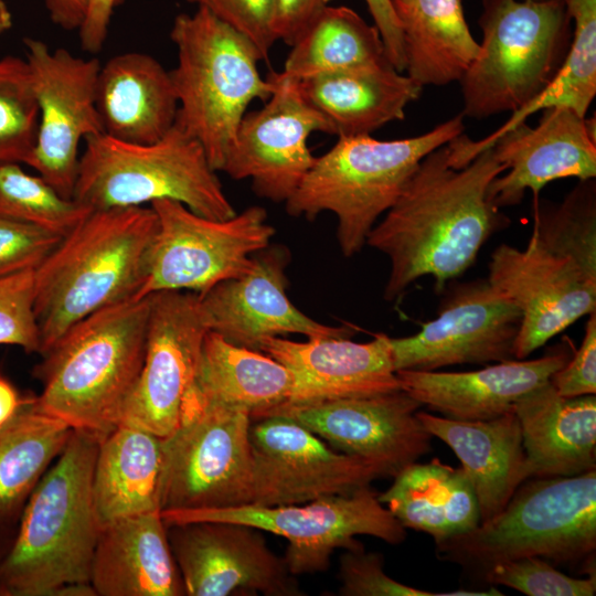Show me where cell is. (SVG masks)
Here are the masks:
<instances>
[{
	"instance_id": "1",
	"label": "cell",
	"mask_w": 596,
	"mask_h": 596,
	"mask_svg": "<svg viewBox=\"0 0 596 596\" xmlns=\"http://www.w3.org/2000/svg\"><path fill=\"white\" fill-rule=\"evenodd\" d=\"M504 171L492 147L459 169L449 163L447 143L422 159L366 238L391 263L386 300L423 276L433 277L435 290L441 291L475 263L489 237L509 223L487 195Z\"/></svg>"
},
{
	"instance_id": "2",
	"label": "cell",
	"mask_w": 596,
	"mask_h": 596,
	"mask_svg": "<svg viewBox=\"0 0 596 596\" xmlns=\"http://www.w3.org/2000/svg\"><path fill=\"white\" fill-rule=\"evenodd\" d=\"M150 296L91 313L42 354L34 403L73 430L100 440L120 423L140 374L147 345Z\"/></svg>"
},
{
	"instance_id": "3",
	"label": "cell",
	"mask_w": 596,
	"mask_h": 596,
	"mask_svg": "<svg viewBox=\"0 0 596 596\" xmlns=\"http://www.w3.org/2000/svg\"><path fill=\"white\" fill-rule=\"evenodd\" d=\"M149 206L93 210L35 269L34 311L44 354L73 324L135 299L157 231Z\"/></svg>"
},
{
	"instance_id": "4",
	"label": "cell",
	"mask_w": 596,
	"mask_h": 596,
	"mask_svg": "<svg viewBox=\"0 0 596 596\" xmlns=\"http://www.w3.org/2000/svg\"><path fill=\"white\" fill-rule=\"evenodd\" d=\"M99 443L93 434L72 430L57 462L32 490L0 563V595L51 596L62 585L91 583L100 533L93 499Z\"/></svg>"
},
{
	"instance_id": "5",
	"label": "cell",
	"mask_w": 596,
	"mask_h": 596,
	"mask_svg": "<svg viewBox=\"0 0 596 596\" xmlns=\"http://www.w3.org/2000/svg\"><path fill=\"white\" fill-rule=\"evenodd\" d=\"M464 128L460 113L425 134L404 139L338 137L327 152L316 157L285 202L286 212L307 220L333 213L340 251L351 257L366 245L369 233L396 202L422 159L461 135Z\"/></svg>"
},
{
	"instance_id": "6",
	"label": "cell",
	"mask_w": 596,
	"mask_h": 596,
	"mask_svg": "<svg viewBox=\"0 0 596 596\" xmlns=\"http://www.w3.org/2000/svg\"><path fill=\"white\" fill-rule=\"evenodd\" d=\"M170 38L177 47V66L170 71L178 100L174 124L202 146L219 172L248 106L266 102L273 84L259 72L256 47L204 8L178 14Z\"/></svg>"
},
{
	"instance_id": "7",
	"label": "cell",
	"mask_w": 596,
	"mask_h": 596,
	"mask_svg": "<svg viewBox=\"0 0 596 596\" xmlns=\"http://www.w3.org/2000/svg\"><path fill=\"white\" fill-rule=\"evenodd\" d=\"M435 544L440 560L476 573L521 557L595 573L596 468L570 477L530 478L497 517Z\"/></svg>"
},
{
	"instance_id": "8",
	"label": "cell",
	"mask_w": 596,
	"mask_h": 596,
	"mask_svg": "<svg viewBox=\"0 0 596 596\" xmlns=\"http://www.w3.org/2000/svg\"><path fill=\"white\" fill-rule=\"evenodd\" d=\"M84 142L73 199L91 210L169 199L209 219L236 214L202 146L175 124L151 143L125 142L103 132Z\"/></svg>"
},
{
	"instance_id": "9",
	"label": "cell",
	"mask_w": 596,
	"mask_h": 596,
	"mask_svg": "<svg viewBox=\"0 0 596 596\" xmlns=\"http://www.w3.org/2000/svg\"><path fill=\"white\" fill-rule=\"evenodd\" d=\"M562 0H482L480 51L459 81L464 116L515 111L560 70L572 41Z\"/></svg>"
},
{
	"instance_id": "10",
	"label": "cell",
	"mask_w": 596,
	"mask_h": 596,
	"mask_svg": "<svg viewBox=\"0 0 596 596\" xmlns=\"http://www.w3.org/2000/svg\"><path fill=\"white\" fill-rule=\"evenodd\" d=\"M251 412L187 392L177 428L162 438L160 512L251 503Z\"/></svg>"
},
{
	"instance_id": "11",
	"label": "cell",
	"mask_w": 596,
	"mask_h": 596,
	"mask_svg": "<svg viewBox=\"0 0 596 596\" xmlns=\"http://www.w3.org/2000/svg\"><path fill=\"white\" fill-rule=\"evenodd\" d=\"M157 231L148 251L146 276L135 299L163 290L203 294L254 265V255L270 245L275 228L258 205L226 220L199 215L169 199L150 204Z\"/></svg>"
},
{
	"instance_id": "12",
	"label": "cell",
	"mask_w": 596,
	"mask_h": 596,
	"mask_svg": "<svg viewBox=\"0 0 596 596\" xmlns=\"http://www.w3.org/2000/svg\"><path fill=\"white\" fill-rule=\"evenodd\" d=\"M166 525L189 522H233L283 536L284 556L295 576L324 571L336 549L360 550L356 535L390 544L406 539V529L377 499L371 486L348 494L319 498L301 504H243L231 508L161 511Z\"/></svg>"
},
{
	"instance_id": "13",
	"label": "cell",
	"mask_w": 596,
	"mask_h": 596,
	"mask_svg": "<svg viewBox=\"0 0 596 596\" xmlns=\"http://www.w3.org/2000/svg\"><path fill=\"white\" fill-rule=\"evenodd\" d=\"M38 106V131L25 164L61 195L73 199L79 145L103 132L96 106L97 58L51 49L34 38L23 40Z\"/></svg>"
},
{
	"instance_id": "14",
	"label": "cell",
	"mask_w": 596,
	"mask_h": 596,
	"mask_svg": "<svg viewBox=\"0 0 596 596\" xmlns=\"http://www.w3.org/2000/svg\"><path fill=\"white\" fill-rule=\"evenodd\" d=\"M422 404L405 391L307 403H283L259 414L288 417L333 449L375 466L394 478L428 454L432 435L416 413ZM252 419V421H254Z\"/></svg>"
},
{
	"instance_id": "15",
	"label": "cell",
	"mask_w": 596,
	"mask_h": 596,
	"mask_svg": "<svg viewBox=\"0 0 596 596\" xmlns=\"http://www.w3.org/2000/svg\"><path fill=\"white\" fill-rule=\"evenodd\" d=\"M251 503L301 504L348 494L382 478L380 470L334 450L299 423L280 415L254 419Z\"/></svg>"
},
{
	"instance_id": "16",
	"label": "cell",
	"mask_w": 596,
	"mask_h": 596,
	"mask_svg": "<svg viewBox=\"0 0 596 596\" xmlns=\"http://www.w3.org/2000/svg\"><path fill=\"white\" fill-rule=\"evenodd\" d=\"M273 92L264 105L241 120L222 172L249 179L260 198L286 202L297 190L316 157L308 139L313 132L332 135L328 120L300 93L297 81L272 72Z\"/></svg>"
},
{
	"instance_id": "17",
	"label": "cell",
	"mask_w": 596,
	"mask_h": 596,
	"mask_svg": "<svg viewBox=\"0 0 596 596\" xmlns=\"http://www.w3.org/2000/svg\"><path fill=\"white\" fill-rule=\"evenodd\" d=\"M518 307L487 279L454 284L435 319L421 331L390 338L395 371H435L456 364L514 359L521 326Z\"/></svg>"
},
{
	"instance_id": "18",
	"label": "cell",
	"mask_w": 596,
	"mask_h": 596,
	"mask_svg": "<svg viewBox=\"0 0 596 596\" xmlns=\"http://www.w3.org/2000/svg\"><path fill=\"white\" fill-rule=\"evenodd\" d=\"M149 296L143 364L119 425L140 427L164 438L179 424L209 329L198 294L163 290Z\"/></svg>"
},
{
	"instance_id": "19",
	"label": "cell",
	"mask_w": 596,
	"mask_h": 596,
	"mask_svg": "<svg viewBox=\"0 0 596 596\" xmlns=\"http://www.w3.org/2000/svg\"><path fill=\"white\" fill-rule=\"evenodd\" d=\"M488 280L521 312L513 349L518 360L596 310V278L531 236L524 249L500 244L492 252Z\"/></svg>"
},
{
	"instance_id": "20",
	"label": "cell",
	"mask_w": 596,
	"mask_h": 596,
	"mask_svg": "<svg viewBox=\"0 0 596 596\" xmlns=\"http://www.w3.org/2000/svg\"><path fill=\"white\" fill-rule=\"evenodd\" d=\"M167 528L185 595L302 594L285 558L268 547L256 528L210 521Z\"/></svg>"
},
{
	"instance_id": "21",
	"label": "cell",
	"mask_w": 596,
	"mask_h": 596,
	"mask_svg": "<svg viewBox=\"0 0 596 596\" xmlns=\"http://www.w3.org/2000/svg\"><path fill=\"white\" fill-rule=\"evenodd\" d=\"M288 263L285 247L269 245L254 255L249 272L198 295L209 331L255 351L266 338L288 333L308 339L354 334L352 327H332L311 319L290 301L286 294Z\"/></svg>"
},
{
	"instance_id": "22",
	"label": "cell",
	"mask_w": 596,
	"mask_h": 596,
	"mask_svg": "<svg viewBox=\"0 0 596 596\" xmlns=\"http://www.w3.org/2000/svg\"><path fill=\"white\" fill-rule=\"evenodd\" d=\"M505 173L488 188V200L498 209L519 204L528 189H541L562 178L596 177V120L567 107L542 110L535 127L525 121L503 132L491 145Z\"/></svg>"
},
{
	"instance_id": "23",
	"label": "cell",
	"mask_w": 596,
	"mask_h": 596,
	"mask_svg": "<svg viewBox=\"0 0 596 596\" xmlns=\"http://www.w3.org/2000/svg\"><path fill=\"white\" fill-rule=\"evenodd\" d=\"M259 351L285 365L292 376L285 403L360 397L400 391L390 337L375 334L369 342L350 337L312 338L304 342L266 338Z\"/></svg>"
},
{
	"instance_id": "24",
	"label": "cell",
	"mask_w": 596,
	"mask_h": 596,
	"mask_svg": "<svg viewBox=\"0 0 596 596\" xmlns=\"http://www.w3.org/2000/svg\"><path fill=\"white\" fill-rule=\"evenodd\" d=\"M572 354L565 344L538 359H511L475 371L400 370L396 375L401 389L422 406L451 419L487 421L512 412L518 400L549 382Z\"/></svg>"
},
{
	"instance_id": "25",
	"label": "cell",
	"mask_w": 596,
	"mask_h": 596,
	"mask_svg": "<svg viewBox=\"0 0 596 596\" xmlns=\"http://www.w3.org/2000/svg\"><path fill=\"white\" fill-rule=\"evenodd\" d=\"M433 436L448 445L469 477L481 523L497 517L528 479L526 454L514 411L487 421H458L416 413Z\"/></svg>"
},
{
	"instance_id": "26",
	"label": "cell",
	"mask_w": 596,
	"mask_h": 596,
	"mask_svg": "<svg viewBox=\"0 0 596 596\" xmlns=\"http://www.w3.org/2000/svg\"><path fill=\"white\" fill-rule=\"evenodd\" d=\"M89 582L99 596L185 595L160 511L104 525Z\"/></svg>"
},
{
	"instance_id": "27",
	"label": "cell",
	"mask_w": 596,
	"mask_h": 596,
	"mask_svg": "<svg viewBox=\"0 0 596 596\" xmlns=\"http://www.w3.org/2000/svg\"><path fill=\"white\" fill-rule=\"evenodd\" d=\"M530 478L596 468V396L564 397L549 381L514 404Z\"/></svg>"
},
{
	"instance_id": "28",
	"label": "cell",
	"mask_w": 596,
	"mask_h": 596,
	"mask_svg": "<svg viewBox=\"0 0 596 596\" xmlns=\"http://www.w3.org/2000/svg\"><path fill=\"white\" fill-rule=\"evenodd\" d=\"M96 106L103 134L125 142H155L173 127L177 118L171 73L147 53L115 55L100 64Z\"/></svg>"
},
{
	"instance_id": "29",
	"label": "cell",
	"mask_w": 596,
	"mask_h": 596,
	"mask_svg": "<svg viewBox=\"0 0 596 596\" xmlns=\"http://www.w3.org/2000/svg\"><path fill=\"white\" fill-rule=\"evenodd\" d=\"M297 83L337 137L371 135L403 120L406 107L423 88L390 63L319 74Z\"/></svg>"
},
{
	"instance_id": "30",
	"label": "cell",
	"mask_w": 596,
	"mask_h": 596,
	"mask_svg": "<svg viewBox=\"0 0 596 596\" xmlns=\"http://www.w3.org/2000/svg\"><path fill=\"white\" fill-rule=\"evenodd\" d=\"M377 499L405 529L425 532L435 542L470 532L481 523L466 471L438 458L405 467Z\"/></svg>"
},
{
	"instance_id": "31",
	"label": "cell",
	"mask_w": 596,
	"mask_h": 596,
	"mask_svg": "<svg viewBox=\"0 0 596 596\" xmlns=\"http://www.w3.org/2000/svg\"><path fill=\"white\" fill-rule=\"evenodd\" d=\"M162 438L120 424L99 443L93 499L100 529L119 519L160 511Z\"/></svg>"
},
{
	"instance_id": "32",
	"label": "cell",
	"mask_w": 596,
	"mask_h": 596,
	"mask_svg": "<svg viewBox=\"0 0 596 596\" xmlns=\"http://www.w3.org/2000/svg\"><path fill=\"white\" fill-rule=\"evenodd\" d=\"M407 76L422 87L460 81L480 51L461 0H392Z\"/></svg>"
},
{
	"instance_id": "33",
	"label": "cell",
	"mask_w": 596,
	"mask_h": 596,
	"mask_svg": "<svg viewBox=\"0 0 596 596\" xmlns=\"http://www.w3.org/2000/svg\"><path fill=\"white\" fill-rule=\"evenodd\" d=\"M190 389L204 401L245 408L254 419L289 400L292 376L268 354L209 331Z\"/></svg>"
},
{
	"instance_id": "34",
	"label": "cell",
	"mask_w": 596,
	"mask_h": 596,
	"mask_svg": "<svg viewBox=\"0 0 596 596\" xmlns=\"http://www.w3.org/2000/svg\"><path fill=\"white\" fill-rule=\"evenodd\" d=\"M574 21V32L567 54L551 83L525 106L512 113L494 132L471 140L458 136L453 143L454 156L461 164L473 160L503 132L525 121L545 108L567 107L585 117L596 95V0H562Z\"/></svg>"
},
{
	"instance_id": "35",
	"label": "cell",
	"mask_w": 596,
	"mask_h": 596,
	"mask_svg": "<svg viewBox=\"0 0 596 596\" xmlns=\"http://www.w3.org/2000/svg\"><path fill=\"white\" fill-rule=\"evenodd\" d=\"M290 46L280 74L295 81L390 63L376 26L344 6L322 9Z\"/></svg>"
},
{
	"instance_id": "36",
	"label": "cell",
	"mask_w": 596,
	"mask_h": 596,
	"mask_svg": "<svg viewBox=\"0 0 596 596\" xmlns=\"http://www.w3.org/2000/svg\"><path fill=\"white\" fill-rule=\"evenodd\" d=\"M72 430L39 409L34 396H26L14 416L0 426V519L31 494Z\"/></svg>"
},
{
	"instance_id": "37",
	"label": "cell",
	"mask_w": 596,
	"mask_h": 596,
	"mask_svg": "<svg viewBox=\"0 0 596 596\" xmlns=\"http://www.w3.org/2000/svg\"><path fill=\"white\" fill-rule=\"evenodd\" d=\"M531 237L546 249L574 259L596 278L595 180H579L558 204L535 198Z\"/></svg>"
},
{
	"instance_id": "38",
	"label": "cell",
	"mask_w": 596,
	"mask_h": 596,
	"mask_svg": "<svg viewBox=\"0 0 596 596\" xmlns=\"http://www.w3.org/2000/svg\"><path fill=\"white\" fill-rule=\"evenodd\" d=\"M92 211L61 195L41 175L25 172L20 163L0 162V216L65 235Z\"/></svg>"
},
{
	"instance_id": "39",
	"label": "cell",
	"mask_w": 596,
	"mask_h": 596,
	"mask_svg": "<svg viewBox=\"0 0 596 596\" xmlns=\"http://www.w3.org/2000/svg\"><path fill=\"white\" fill-rule=\"evenodd\" d=\"M38 106L25 58H0V162L25 163L35 142Z\"/></svg>"
},
{
	"instance_id": "40",
	"label": "cell",
	"mask_w": 596,
	"mask_h": 596,
	"mask_svg": "<svg viewBox=\"0 0 596 596\" xmlns=\"http://www.w3.org/2000/svg\"><path fill=\"white\" fill-rule=\"evenodd\" d=\"M489 584L504 585L529 596H593L596 575L572 577L540 557H521L492 563L479 572Z\"/></svg>"
},
{
	"instance_id": "41",
	"label": "cell",
	"mask_w": 596,
	"mask_h": 596,
	"mask_svg": "<svg viewBox=\"0 0 596 596\" xmlns=\"http://www.w3.org/2000/svg\"><path fill=\"white\" fill-rule=\"evenodd\" d=\"M383 556L365 553L364 549L347 550L340 557L339 577L343 596H493L498 589L433 593L414 588L389 577L383 570Z\"/></svg>"
},
{
	"instance_id": "42",
	"label": "cell",
	"mask_w": 596,
	"mask_h": 596,
	"mask_svg": "<svg viewBox=\"0 0 596 596\" xmlns=\"http://www.w3.org/2000/svg\"><path fill=\"white\" fill-rule=\"evenodd\" d=\"M35 269L0 277V344L39 353L41 339L34 311Z\"/></svg>"
},
{
	"instance_id": "43",
	"label": "cell",
	"mask_w": 596,
	"mask_h": 596,
	"mask_svg": "<svg viewBox=\"0 0 596 596\" xmlns=\"http://www.w3.org/2000/svg\"><path fill=\"white\" fill-rule=\"evenodd\" d=\"M245 36L267 62L274 44L276 0H187Z\"/></svg>"
},
{
	"instance_id": "44",
	"label": "cell",
	"mask_w": 596,
	"mask_h": 596,
	"mask_svg": "<svg viewBox=\"0 0 596 596\" xmlns=\"http://www.w3.org/2000/svg\"><path fill=\"white\" fill-rule=\"evenodd\" d=\"M63 236L28 222L0 216V277L36 269Z\"/></svg>"
},
{
	"instance_id": "45",
	"label": "cell",
	"mask_w": 596,
	"mask_h": 596,
	"mask_svg": "<svg viewBox=\"0 0 596 596\" xmlns=\"http://www.w3.org/2000/svg\"><path fill=\"white\" fill-rule=\"evenodd\" d=\"M550 382L564 397L596 393V313L585 324L584 338L571 359L556 371Z\"/></svg>"
},
{
	"instance_id": "46",
	"label": "cell",
	"mask_w": 596,
	"mask_h": 596,
	"mask_svg": "<svg viewBox=\"0 0 596 596\" xmlns=\"http://www.w3.org/2000/svg\"><path fill=\"white\" fill-rule=\"evenodd\" d=\"M331 0H276L275 32L278 41L291 45L306 25Z\"/></svg>"
},
{
	"instance_id": "47",
	"label": "cell",
	"mask_w": 596,
	"mask_h": 596,
	"mask_svg": "<svg viewBox=\"0 0 596 596\" xmlns=\"http://www.w3.org/2000/svg\"><path fill=\"white\" fill-rule=\"evenodd\" d=\"M364 1L382 38L387 61L397 72L403 73L405 71L403 38L392 0Z\"/></svg>"
},
{
	"instance_id": "48",
	"label": "cell",
	"mask_w": 596,
	"mask_h": 596,
	"mask_svg": "<svg viewBox=\"0 0 596 596\" xmlns=\"http://www.w3.org/2000/svg\"><path fill=\"white\" fill-rule=\"evenodd\" d=\"M117 1L88 0L84 20L78 29L84 51L97 53L103 49Z\"/></svg>"
},
{
	"instance_id": "49",
	"label": "cell",
	"mask_w": 596,
	"mask_h": 596,
	"mask_svg": "<svg viewBox=\"0 0 596 596\" xmlns=\"http://www.w3.org/2000/svg\"><path fill=\"white\" fill-rule=\"evenodd\" d=\"M88 0H45L52 22L63 30H78L87 9Z\"/></svg>"
},
{
	"instance_id": "50",
	"label": "cell",
	"mask_w": 596,
	"mask_h": 596,
	"mask_svg": "<svg viewBox=\"0 0 596 596\" xmlns=\"http://www.w3.org/2000/svg\"><path fill=\"white\" fill-rule=\"evenodd\" d=\"M15 387L0 375V426L11 419L24 403Z\"/></svg>"
},
{
	"instance_id": "51",
	"label": "cell",
	"mask_w": 596,
	"mask_h": 596,
	"mask_svg": "<svg viewBox=\"0 0 596 596\" xmlns=\"http://www.w3.org/2000/svg\"><path fill=\"white\" fill-rule=\"evenodd\" d=\"M12 26V15L6 2L0 0V36Z\"/></svg>"
},
{
	"instance_id": "52",
	"label": "cell",
	"mask_w": 596,
	"mask_h": 596,
	"mask_svg": "<svg viewBox=\"0 0 596 596\" xmlns=\"http://www.w3.org/2000/svg\"><path fill=\"white\" fill-rule=\"evenodd\" d=\"M534 1H541V0H534Z\"/></svg>"
}]
</instances>
